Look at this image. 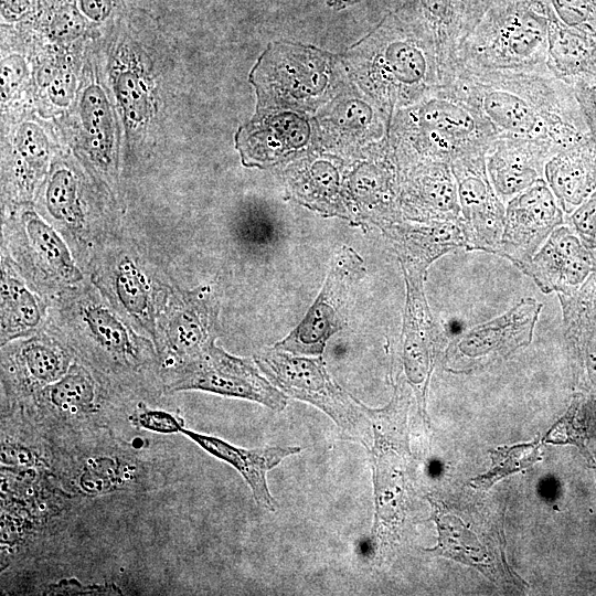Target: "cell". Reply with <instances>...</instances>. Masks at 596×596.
<instances>
[{"label": "cell", "instance_id": "obj_24", "mask_svg": "<svg viewBox=\"0 0 596 596\" xmlns=\"http://www.w3.org/2000/svg\"><path fill=\"white\" fill-rule=\"evenodd\" d=\"M590 268L588 254L567 227L555 228L544 245L522 267L544 294L568 292Z\"/></svg>", "mask_w": 596, "mask_h": 596}, {"label": "cell", "instance_id": "obj_32", "mask_svg": "<svg viewBox=\"0 0 596 596\" xmlns=\"http://www.w3.org/2000/svg\"><path fill=\"white\" fill-rule=\"evenodd\" d=\"M83 320L93 340L114 362L128 369L143 363V353L135 334L109 308L100 304L88 305Z\"/></svg>", "mask_w": 596, "mask_h": 596}, {"label": "cell", "instance_id": "obj_39", "mask_svg": "<svg viewBox=\"0 0 596 596\" xmlns=\"http://www.w3.org/2000/svg\"><path fill=\"white\" fill-rule=\"evenodd\" d=\"M74 2L102 39L123 20L127 11L124 0H74Z\"/></svg>", "mask_w": 596, "mask_h": 596}, {"label": "cell", "instance_id": "obj_5", "mask_svg": "<svg viewBox=\"0 0 596 596\" xmlns=\"http://www.w3.org/2000/svg\"><path fill=\"white\" fill-rule=\"evenodd\" d=\"M408 403L407 390L396 384L394 396L385 407L369 408L364 405L372 428V444L368 449L375 507L372 536L375 551L381 555L395 541L405 515Z\"/></svg>", "mask_w": 596, "mask_h": 596}, {"label": "cell", "instance_id": "obj_36", "mask_svg": "<svg viewBox=\"0 0 596 596\" xmlns=\"http://www.w3.org/2000/svg\"><path fill=\"white\" fill-rule=\"evenodd\" d=\"M114 290L120 306L156 340L157 329L150 284L146 274L130 258H123L114 275Z\"/></svg>", "mask_w": 596, "mask_h": 596}, {"label": "cell", "instance_id": "obj_42", "mask_svg": "<svg viewBox=\"0 0 596 596\" xmlns=\"http://www.w3.org/2000/svg\"><path fill=\"white\" fill-rule=\"evenodd\" d=\"M139 427L159 434L180 433L182 425L178 418L164 411L142 409L131 418Z\"/></svg>", "mask_w": 596, "mask_h": 596}, {"label": "cell", "instance_id": "obj_13", "mask_svg": "<svg viewBox=\"0 0 596 596\" xmlns=\"http://www.w3.org/2000/svg\"><path fill=\"white\" fill-rule=\"evenodd\" d=\"M457 183L467 251L498 254L504 228L505 204L496 193L486 168V153L450 163Z\"/></svg>", "mask_w": 596, "mask_h": 596}, {"label": "cell", "instance_id": "obj_19", "mask_svg": "<svg viewBox=\"0 0 596 596\" xmlns=\"http://www.w3.org/2000/svg\"><path fill=\"white\" fill-rule=\"evenodd\" d=\"M307 118L288 110L258 113L235 136V146L246 167L265 168L305 151L312 141Z\"/></svg>", "mask_w": 596, "mask_h": 596}, {"label": "cell", "instance_id": "obj_17", "mask_svg": "<svg viewBox=\"0 0 596 596\" xmlns=\"http://www.w3.org/2000/svg\"><path fill=\"white\" fill-rule=\"evenodd\" d=\"M216 307L209 287L178 291L164 311L163 336L157 344L172 370L215 341Z\"/></svg>", "mask_w": 596, "mask_h": 596}, {"label": "cell", "instance_id": "obj_11", "mask_svg": "<svg viewBox=\"0 0 596 596\" xmlns=\"http://www.w3.org/2000/svg\"><path fill=\"white\" fill-rule=\"evenodd\" d=\"M331 65L322 53L305 47L277 45L265 52L252 71L262 107H307L330 88Z\"/></svg>", "mask_w": 596, "mask_h": 596}, {"label": "cell", "instance_id": "obj_22", "mask_svg": "<svg viewBox=\"0 0 596 596\" xmlns=\"http://www.w3.org/2000/svg\"><path fill=\"white\" fill-rule=\"evenodd\" d=\"M402 268L427 272L439 257L466 247L461 217L447 221L402 219L380 227Z\"/></svg>", "mask_w": 596, "mask_h": 596}, {"label": "cell", "instance_id": "obj_28", "mask_svg": "<svg viewBox=\"0 0 596 596\" xmlns=\"http://www.w3.org/2000/svg\"><path fill=\"white\" fill-rule=\"evenodd\" d=\"M41 402L54 419L62 424H83L81 421L97 414V390L92 374L73 363L56 382L41 391Z\"/></svg>", "mask_w": 596, "mask_h": 596}, {"label": "cell", "instance_id": "obj_34", "mask_svg": "<svg viewBox=\"0 0 596 596\" xmlns=\"http://www.w3.org/2000/svg\"><path fill=\"white\" fill-rule=\"evenodd\" d=\"M21 219L30 245L47 269L65 283L81 280V269L58 233L32 209L25 210Z\"/></svg>", "mask_w": 596, "mask_h": 596}, {"label": "cell", "instance_id": "obj_7", "mask_svg": "<svg viewBox=\"0 0 596 596\" xmlns=\"http://www.w3.org/2000/svg\"><path fill=\"white\" fill-rule=\"evenodd\" d=\"M94 45L87 51L75 102L61 123L76 158L108 184L118 170L119 114Z\"/></svg>", "mask_w": 596, "mask_h": 596}, {"label": "cell", "instance_id": "obj_12", "mask_svg": "<svg viewBox=\"0 0 596 596\" xmlns=\"http://www.w3.org/2000/svg\"><path fill=\"white\" fill-rule=\"evenodd\" d=\"M51 118L35 110L2 118V162L14 198L32 199L58 151Z\"/></svg>", "mask_w": 596, "mask_h": 596}, {"label": "cell", "instance_id": "obj_31", "mask_svg": "<svg viewBox=\"0 0 596 596\" xmlns=\"http://www.w3.org/2000/svg\"><path fill=\"white\" fill-rule=\"evenodd\" d=\"M43 204L49 215L70 228L81 227L85 211L82 179L66 156L54 159L43 183Z\"/></svg>", "mask_w": 596, "mask_h": 596}, {"label": "cell", "instance_id": "obj_35", "mask_svg": "<svg viewBox=\"0 0 596 596\" xmlns=\"http://www.w3.org/2000/svg\"><path fill=\"white\" fill-rule=\"evenodd\" d=\"M68 354L57 344L45 339H32L19 349L15 368L22 382L34 389L60 380L70 369Z\"/></svg>", "mask_w": 596, "mask_h": 596}, {"label": "cell", "instance_id": "obj_18", "mask_svg": "<svg viewBox=\"0 0 596 596\" xmlns=\"http://www.w3.org/2000/svg\"><path fill=\"white\" fill-rule=\"evenodd\" d=\"M33 34L35 110L47 118L63 117L78 93L88 49H67Z\"/></svg>", "mask_w": 596, "mask_h": 596}, {"label": "cell", "instance_id": "obj_23", "mask_svg": "<svg viewBox=\"0 0 596 596\" xmlns=\"http://www.w3.org/2000/svg\"><path fill=\"white\" fill-rule=\"evenodd\" d=\"M184 435L213 457L232 466L246 481L258 507L268 511L278 509L268 485L267 472L278 466L286 457L299 454L298 446H266L246 449L234 446L219 437L200 434L182 427Z\"/></svg>", "mask_w": 596, "mask_h": 596}, {"label": "cell", "instance_id": "obj_37", "mask_svg": "<svg viewBox=\"0 0 596 596\" xmlns=\"http://www.w3.org/2000/svg\"><path fill=\"white\" fill-rule=\"evenodd\" d=\"M332 126L337 137H361L362 140H375L389 132L391 117L382 108L375 109L364 100L345 99L333 107L324 118Z\"/></svg>", "mask_w": 596, "mask_h": 596}, {"label": "cell", "instance_id": "obj_38", "mask_svg": "<svg viewBox=\"0 0 596 596\" xmlns=\"http://www.w3.org/2000/svg\"><path fill=\"white\" fill-rule=\"evenodd\" d=\"M539 449L540 443L535 440L531 444L500 447L496 450H490L492 461L490 469L486 473L473 478L470 483L476 489L487 490L500 479L526 469L539 461Z\"/></svg>", "mask_w": 596, "mask_h": 596}, {"label": "cell", "instance_id": "obj_2", "mask_svg": "<svg viewBox=\"0 0 596 596\" xmlns=\"http://www.w3.org/2000/svg\"><path fill=\"white\" fill-rule=\"evenodd\" d=\"M349 57L362 88L391 119L447 83L435 34L419 18H390Z\"/></svg>", "mask_w": 596, "mask_h": 596}, {"label": "cell", "instance_id": "obj_3", "mask_svg": "<svg viewBox=\"0 0 596 596\" xmlns=\"http://www.w3.org/2000/svg\"><path fill=\"white\" fill-rule=\"evenodd\" d=\"M389 134L398 167L419 160L450 164L466 156L487 153L499 137L492 125L447 85L397 110Z\"/></svg>", "mask_w": 596, "mask_h": 596}, {"label": "cell", "instance_id": "obj_27", "mask_svg": "<svg viewBox=\"0 0 596 596\" xmlns=\"http://www.w3.org/2000/svg\"><path fill=\"white\" fill-rule=\"evenodd\" d=\"M544 179L565 212H572L596 187V147L588 140L553 155Z\"/></svg>", "mask_w": 596, "mask_h": 596}, {"label": "cell", "instance_id": "obj_43", "mask_svg": "<svg viewBox=\"0 0 596 596\" xmlns=\"http://www.w3.org/2000/svg\"><path fill=\"white\" fill-rule=\"evenodd\" d=\"M571 222L582 238L588 245L596 247V195L573 213Z\"/></svg>", "mask_w": 596, "mask_h": 596}, {"label": "cell", "instance_id": "obj_33", "mask_svg": "<svg viewBox=\"0 0 596 596\" xmlns=\"http://www.w3.org/2000/svg\"><path fill=\"white\" fill-rule=\"evenodd\" d=\"M596 46L592 39L557 21L551 12L547 66L554 75L570 83L571 78L592 70Z\"/></svg>", "mask_w": 596, "mask_h": 596}, {"label": "cell", "instance_id": "obj_30", "mask_svg": "<svg viewBox=\"0 0 596 596\" xmlns=\"http://www.w3.org/2000/svg\"><path fill=\"white\" fill-rule=\"evenodd\" d=\"M43 316L40 297L7 264H2L1 345L35 331Z\"/></svg>", "mask_w": 596, "mask_h": 596}, {"label": "cell", "instance_id": "obj_21", "mask_svg": "<svg viewBox=\"0 0 596 596\" xmlns=\"http://www.w3.org/2000/svg\"><path fill=\"white\" fill-rule=\"evenodd\" d=\"M558 151L547 140L499 136L486 153V168L502 202L545 180V164Z\"/></svg>", "mask_w": 596, "mask_h": 596}, {"label": "cell", "instance_id": "obj_8", "mask_svg": "<svg viewBox=\"0 0 596 596\" xmlns=\"http://www.w3.org/2000/svg\"><path fill=\"white\" fill-rule=\"evenodd\" d=\"M102 40L108 47L103 70L126 134L129 139L145 138L159 110L152 61L128 29L127 14Z\"/></svg>", "mask_w": 596, "mask_h": 596}, {"label": "cell", "instance_id": "obj_40", "mask_svg": "<svg viewBox=\"0 0 596 596\" xmlns=\"http://www.w3.org/2000/svg\"><path fill=\"white\" fill-rule=\"evenodd\" d=\"M121 482L116 466L108 458H91L81 472L79 487L88 493L111 491Z\"/></svg>", "mask_w": 596, "mask_h": 596}, {"label": "cell", "instance_id": "obj_41", "mask_svg": "<svg viewBox=\"0 0 596 596\" xmlns=\"http://www.w3.org/2000/svg\"><path fill=\"white\" fill-rule=\"evenodd\" d=\"M43 0H1V25L31 26L42 8Z\"/></svg>", "mask_w": 596, "mask_h": 596}, {"label": "cell", "instance_id": "obj_20", "mask_svg": "<svg viewBox=\"0 0 596 596\" xmlns=\"http://www.w3.org/2000/svg\"><path fill=\"white\" fill-rule=\"evenodd\" d=\"M404 219L447 221L461 217L456 179L447 162L419 160L398 167Z\"/></svg>", "mask_w": 596, "mask_h": 596}, {"label": "cell", "instance_id": "obj_4", "mask_svg": "<svg viewBox=\"0 0 596 596\" xmlns=\"http://www.w3.org/2000/svg\"><path fill=\"white\" fill-rule=\"evenodd\" d=\"M552 10L542 0H505L477 24L455 65L489 70L549 68Z\"/></svg>", "mask_w": 596, "mask_h": 596}, {"label": "cell", "instance_id": "obj_9", "mask_svg": "<svg viewBox=\"0 0 596 596\" xmlns=\"http://www.w3.org/2000/svg\"><path fill=\"white\" fill-rule=\"evenodd\" d=\"M255 364L227 353L212 341L198 355L172 369L166 387L170 393L203 391L284 411L287 395L264 377Z\"/></svg>", "mask_w": 596, "mask_h": 596}, {"label": "cell", "instance_id": "obj_6", "mask_svg": "<svg viewBox=\"0 0 596 596\" xmlns=\"http://www.w3.org/2000/svg\"><path fill=\"white\" fill-rule=\"evenodd\" d=\"M254 361L281 392L307 402L328 415L347 439L372 444V428L364 405L329 374L320 355H298L275 347L260 350Z\"/></svg>", "mask_w": 596, "mask_h": 596}, {"label": "cell", "instance_id": "obj_15", "mask_svg": "<svg viewBox=\"0 0 596 596\" xmlns=\"http://www.w3.org/2000/svg\"><path fill=\"white\" fill-rule=\"evenodd\" d=\"M542 307L533 298L520 300L499 317L458 336L448 347L446 360L479 365L511 355L532 341Z\"/></svg>", "mask_w": 596, "mask_h": 596}, {"label": "cell", "instance_id": "obj_29", "mask_svg": "<svg viewBox=\"0 0 596 596\" xmlns=\"http://www.w3.org/2000/svg\"><path fill=\"white\" fill-rule=\"evenodd\" d=\"M427 499L432 507V519L437 526L438 542L433 549H425V552L472 566L493 581L494 571L477 536L450 513L443 501L432 496Z\"/></svg>", "mask_w": 596, "mask_h": 596}, {"label": "cell", "instance_id": "obj_25", "mask_svg": "<svg viewBox=\"0 0 596 596\" xmlns=\"http://www.w3.org/2000/svg\"><path fill=\"white\" fill-rule=\"evenodd\" d=\"M292 195L308 207L324 215L349 219L342 189V162L329 156L299 160L286 170Z\"/></svg>", "mask_w": 596, "mask_h": 596}, {"label": "cell", "instance_id": "obj_1", "mask_svg": "<svg viewBox=\"0 0 596 596\" xmlns=\"http://www.w3.org/2000/svg\"><path fill=\"white\" fill-rule=\"evenodd\" d=\"M499 136L542 139L560 151L587 140L570 84L541 70H489L455 65L448 84Z\"/></svg>", "mask_w": 596, "mask_h": 596}, {"label": "cell", "instance_id": "obj_14", "mask_svg": "<svg viewBox=\"0 0 596 596\" xmlns=\"http://www.w3.org/2000/svg\"><path fill=\"white\" fill-rule=\"evenodd\" d=\"M563 209L545 180L505 204L504 228L498 255L518 268L526 264L563 223Z\"/></svg>", "mask_w": 596, "mask_h": 596}, {"label": "cell", "instance_id": "obj_10", "mask_svg": "<svg viewBox=\"0 0 596 596\" xmlns=\"http://www.w3.org/2000/svg\"><path fill=\"white\" fill-rule=\"evenodd\" d=\"M364 274L362 257L348 245L338 246L315 302L299 324L274 347L298 355H321L328 340L345 327L352 295Z\"/></svg>", "mask_w": 596, "mask_h": 596}, {"label": "cell", "instance_id": "obj_26", "mask_svg": "<svg viewBox=\"0 0 596 596\" xmlns=\"http://www.w3.org/2000/svg\"><path fill=\"white\" fill-rule=\"evenodd\" d=\"M29 110H35L33 34L28 28L1 25V115Z\"/></svg>", "mask_w": 596, "mask_h": 596}, {"label": "cell", "instance_id": "obj_16", "mask_svg": "<svg viewBox=\"0 0 596 596\" xmlns=\"http://www.w3.org/2000/svg\"><path fill=\"white\" fill-rule=\"evenodd\" d=\"M406 285L401 354L407 382L425 413L426 393L434 368L437 331L429 310L424 280L426 273L403 268Z\"/></svg>", "mask_w": 596, "mask_h": 596}]
</instances>
